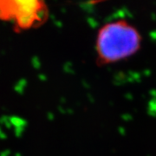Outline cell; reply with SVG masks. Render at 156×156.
Returning a JSON list of instances; mask_svg holds the SVG:
<instances>
[{"instance_id": "6da1fadb", "label": "cell", "mask_w": 156, "mask_h": 156, "mask_svg": "<svg viewBox=\"0 0 156 156\" xmlns=\"http://www.w3.org/2000/svg\"><path fill=\"white\" fill-rule=\"evenodd\" d=\"M142 45L141 33L126 18L104 23L95 34V62L104 67L125 61L139 52Z\"/></svg>"}, {"instance_id": "7a4b0ae2", "label": "cell", "mask_w": 156, "mask_h": 156, "mask_svg": "<svg viewBox=\"0 0 156 156\" xmlns=\"http://www.w3.org/2000/svg\"><path fill=\"white\" fill-rule=\"evenodd\" d=\"M47 9L43 2H0V17L15 19L20 28H30L36 23L44 21Z\"/></svg>"}]
</instances>
